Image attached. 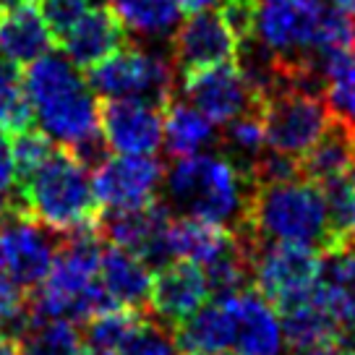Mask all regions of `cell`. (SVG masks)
<instances>
[{
	"mask_svg": "<svg viewBox=\"0 0 355 355\" xmlns=\"http://www.w3.org/2000/svg\"><path fill=\"white\" fill-rule=\"evenodd\" d=\"M238 225L245 227L256 241L300 243L322 254L345 241L334 230L324 189L303 178L264 186L251 183L243 217Z\"/></svg>",
	"mask_w": 355,
	"mask_h": 355,
	"instance_id": "obj_2",
	"label": "cell"
},
{
	"mask_svg": "<svg viewBox=\"0 0 355 355\" xmlns=\"http://www.w3.org/2000/svg\"><path fill=\"white\" fill-rule=\"evenodd\" d=\"M340 337H343L345 350H355V313L340 319Z\"/></svg>",
	"mask_w": 355,
	"mask_h": 355,
	"instance_id": "obj_35",
	"label": "cell"
},
{
	"mask_svg": "<svg viewBox=\"0 0 355 355\" xmlns=\"http://www.w3.org/2000/svg\"><path fill=\"white\" fill-rule=\"evenodd\" d=\"M87 84L100 100H139L165 110L175 97L178 78L170 58L128 40L121 50L87 68Z\"/></svg>",
	"mask_w": 355,
	"mask_h": 355,
	"instance_id": "obj_5",
	"label": "cell"
},
{
	"mask_svg": "<svg viewBox=\"0 0 355 355\" xmlns=\"http://www.w3.org/2000/svg\"><path fill=\"white\" fill-rule=\"evenodd\" d=\"M24 81L40 131L66 146L81 165L89 167V173L110 157L100 133V102L81 76V68L50 50L29 63Z\"/></svg>",
	"mask_w": 355,
	"mask_h": 355,
	"instance_id": "obj_1",
	"label": "cell"
},
{
	"mask_svg": "<svg viewBox=\"0 0 355 355\" xmlns=\"http://www.w3.org/2000/svg\"><path fill=\"white\" fill-rule=\"evenodd\" d=\"M266 149L264 139V125H261V115L259 107L243 112L233 118L230 123L220 125V136H217V152L222 157H227L243 175H248L251 165L256 162V157Z\"/></svg>",
	"mask_w": 355,
	"mask_h": 355,
	"instance_id": "obj_27",
	"label": "cell"
},
{
	"mask_svg": "<svg viewBox=\"0 0 355 355\" xmlns=\"http://www.w3.org/2000/svg\"><path fill=\"white\" fill-rule=\"evenodd\" d=\"M173 220V211L162 199L152 204L136 207V209L102 211L97 222V233L105 243L133 251L146 264L157 266L173 261V254L167 248V225Z\"/></svg>",
	"mask_w": 355,
	"mask_h": 355,
	"instance_id": "obj_11",
	"label": "cell"
},
{
	"mask_svg": "<svg viewBox=\"0 0 355 355\" xmlns=\"http://www.w3.org/2000/svg\"><path fill=\"white\" fill-rule=\"evenodd\" d=\"M0 355H21V345L8 334H0Z\"/></svg>",
	"mask_w": 355,
	"mask_h": 355,
	"instance_id": "obj_37",
	"label": "cell"
},
{
	"mask_svg": "<svg viewBox=\"0 0 355 355\" xmlns=\"http://www.w3.org/2000/svg\"><path fill=\"white\" fill-rule=\"evenodd\" d=\"M238 40L233 29L222 19L220 11L189 13L186 21L178 24L170 37V63L175 68V76H186L199 68L220 66L235 60Z\"/></svg>",
	"mask_w": 355,
	"mask_h": 355,
	"instance_id": "obj_12",
	"label": "cell"
},
{
	"mask_svg": "<svg viewBox=\"0 0 355 355\" xmlns=\"http://www.w3.org/2000/svg\"><path fill=\"white\" fill-rule=\"evenodd\" d=\"M16 193V165H13V139L0 128V196Z\"/></svg>",
	"mask_w": 355,
	"mask_h": 355,
	"instance_id": "obj_34",
	"label": "cell"
},
{
	"mask_svg": "<svg viewBox=\"0 0 355 355\" xmlns=\"http://www.w3.org/2000/svg\"><path fill=\"white\" fill-rule=\"evenodd\" d=\"M165 165L155 155L105 157L92 170V189L102 211L136 209L159 199Z\"/></svg>",
	"mask_w": 355,
	"mask_h": 355,
	"instance_id": "obj_10",
	"label": "cell"
},
{
	"mask_svg": "<svg viewBox=\"0 0 355 355\" xmlns=\"http://www.w3.org/2000/svg\"><path fill=\"white\" fill-rule=\"evenodd\" d=\"M128 42V32L121 26V21L112 16L110 8L105 6H92L71 29H68L58 47L63 50V55L76 68L97 66L100 60L112 55L115 50H121Z\"/></svg>",
	"mask_w": 355,
	"mask_h": 355,
	"instance_id": "obj_17",
	"label": "cell"
},
{
	"mask_svg": "<svg viewBox=\"0 0 355 355\" xmlns=\"http://www.w3.org/2000/svg\"><path fill=\"white\" fill-rule=\"evenodd\" d=\"M235 243L233 227L201 217H173L167 225V248L173 259H189L193 264L207 266Z\"/></svg>",
	"mask_w": 355,
	"mask_h": 355,
	"instance_id": "obj_23",
	"label": "cell"
},
{
	"mask_svg": "<svg viewBox=\"0 0 355 355\" xmlns=\"http://www.w3.org/2000/svg\"><path fill=\"white\" fill-rule=\"evenodd\" d=\"M322 272V251L300 243L261 241L254 251V290L277 311L309 298Z\"/></svg>",
	"mask_w": 355,
	"mask_h": 355,
	"instance_id": "obj_7",
	"label": "cell"
},
{
	"mask_svg": "<svg viewBox=\"0 0 355 355\" xmlns=\"http://www.w3.org/2000/svg\"><path fill=\"white\" fill-rule=\"evenodd\" d=\"M81 355H94V353H89V350H81Z\"/></svg>",
	"mask_w": 355,
	"mask_h": 355,
	"instance_id": "obj_41",
	"label": "cell"
},
{
	"mask_svg": "<svg viewBox=\"0 0 355 355\" xmlns=\"http://www.w3.org/2000/svg\"><path fill=\"white\" fill-rule=\"evenodd\" d=\"M32 123L34 112L21 66L0 58V128L19 133L24 128H32Z\"/></svg>",
	"mask_w": 355,
	"mask_h": 355,
	"instance_id": "obj_28",
	"label": "cell"
},
{
	"mask_svg": "<svg viewBox=\"0 0 355 355\" xmlns=\"http://www.w3.org/2000/svg\"><path fill=\"white\" fill-rule=\"evenodd\" d=\"M21 355H81V334L76 332L73 322L66 319H47L34 322V327L24 334Z\"/></svg>",
	"mask_w": 355,
	"mask_h": 355,
	"instance_id": "obj_29",
	"label": "cell"
},
{
	"mask_svg": "<svg viewBox=\"0 0 355 355\" xmlns=\"http://www.w3.org/2000/svg\"><path fill=\"white\" fill-rule=\"evenodd\" d=\"M97 277H100L102 288L110 293V298L118 306L149 313L152 266L146 264L144 259H139L133 251L105 243Z\"/></svg>",
	"mask_w": 355,
	"mask_h": 355,
	"instance_id": "obj_19",
	"label": "cell"
},
{
	"mask_svg": "<svg viewBox=\"0 0 355 355\" xmlns=\"http://www.w3.org/2000/svg\"><path fill=\"white\" fill-rule=\"evenodd\" d=\"M175 350L173 332L165 324H159L152 316H144V322L136 327V332L115 355H175Z\"/></svg>",
	"mask_w": 355,
	"mask_h": 355,
	"instance_id": "obj_31",
	"label": "cell"
},
{
	"mask_svg": "<svg viewBox=\"0 0 355 355\" xmlns=\"http://www.w3.org/2000/svg\"><path fill=\"white\" fill-rule=\"evenodd\" d=\"M259 115L266 146L295 159L309 152L332 118L322 89L295 81H282L277 89L264 94L259 102Z\"/></svg>",
	"mask_w": 355,
	"mask_h": 355,
	"instance_id": "obj_6",
	"label": "cell"
},
{
	"mask_svg": "<svg viewBox=\"0 0 355 355\" xmlns=\"http://www.w3.org/2000/svg\"><path fill=\"white\" fill-rule=\"evenodd\" d=\"M180 355H201V353H180Z\"/></svg>",
	"mask_w": 355,
	"mask_h": 355,
	"instance_id": "obj_42",
	"label": "cell"
},
{
	"mask_svg": "<svg viewBox=\"0 0 355 355\" xmlns=\"http://www.w3.org/2000/svg\"><path fill=\"white\" fill-rule=\"evenodd\" d=\"M235 316V347L245 355H279L282 324L275 306L254 288L222 298Z\"/></svg>",
	"mask_w": 355,
	"mask_h": 355,
	"instance_id": "obj_18",
	"label": "cell"
},
{
	"mask_svg": "<svg viewBox=\"0 0 355 355\" xmlns=\"http://www.w3.org/2000/svg\"><path fill=\"white\" fill-rule=\"evenodd\" d=\"M55 141L40 128H24L13 136V165H16V189L37 173L47 157L53 155Z\"/></svg>",
	"mask_w": 355,
	"mask_h": 355,
	"instance_id": "obj_30",
	"label": "cell"
},
{
	"mask_svg": "<svg viewBox=\"0 0 355 355\" xmlns=\"http://www.w3.org/2000/svg\"><path fill=\"white\" fill-rule=\"evenodd\" d=\"M58 243L60 235L42 222L24 211H13L8 220L0 222V275L32 293L47 277Z\"/></svg>",
	"mask_w": 355,
	"mask_h": 355,
	"instance_id": "obj_8",
	"label": "cell"
},
{
	"mask_svg": "<svg viewBox=\"0 0 355 355\" xmlns=\"http://www.w3.org/2000/svg\"><path fill=\"white\" fill-rule=\"evenodd\" d=\"M100 133L115 155H157L162 110L139 100H100Z\"/></svg>",
	"mask_w": 355,
	"mask_h": 355,
	"instance_id": "obj_14",
	"label": "cell"
},
{
	"mask_svg": "<svg viewBox=\"0 0 355 355\" xmlns=\"http://www.w3.org/2000/svg\"><path fill=\"white\" fill-rule=\"evenodd\" d=\"M334 8H340V11H345L347 16H355V0H329Z\"/></svg>",
	"mask_w": 355,
	"mask_h": 355,
	"instance_id": "obj_38",
	"label": "cell"
},
{
	"mask_svg": "<svg viewBox=\"0 0 355 355\" xmlns=\"http://www.w3.org/2000/svg\"><path fill=\"white\" fill-rule=\"evenodd\" d=\"M207 298L209 282L204 266L193 264L189 259H173L155 269L149 290V316L173 332L191 313H196Z\"/></svg>",
	"mask_w": 355,
	"mask_h": 355,
	"instance_id": "obj_13",
	"label": "cell"
},
{
	"mask_svg": "<svg viewBox=\"0 0 355 355\" xmlns=\"http://www.w3.org/2000/svg\"><path fill=\"white\" fill-rule=\"evenodd\" d=\"M26 300H29L26 290L0 275V334H6L21 319V313L26 311Z\"/></svg>",
	"mask_w": 355,
	"mask_h": 355,
	"instance_id": "obj_33",
	"label": "cell"
},
{
	"mask_svg": "<svg viewBox=\"0 0 355 355\" xmlns=\"http://www.w3.org/2000/svg\"><path fill=\"white\" fill-rule=\"evenodd\" d=\"M343 355H355V350H345V353Z\"/></svg>",
	"mask_w": 355,
	"mask_h": 355,
	"instance_id": "obj_40",
	"label": "cell"
},
{
	"mask_svg": "<svg viewBox=\"0 0 355 355\" xmlns=\"http://www.w3.org/2000/svg\"><path fill=\"white\" fill-rule=\"evenodd\" d=\"M217 136H220L217 125L178 94L165 105L162 141L170 159H183L201 155L204 149H217Z\"/></svg>",
	"mask_w": 355,
	"mask_h": 355,
	"instance_id": "obj_22",
	"label": "cell"
},
{
	"mask_svg": "<svg viewBox=\"0 0 355 355\" xmlns=\"http://www.w3.org/2000/svg\"><path fill=\"white\" fill-rule=\"evenodd\" d=\"M355 162V128L347 123L329 118L324 133L313 141L306 155L298 157V170L303 180L316 186L332 183L347 175Z\"/></svg>",
	"mask_w": 355,
	"mask_h": 355,
	"instance_id": "obj_20",
	"label": "cell"
},
{
	"mask_svg": "<svg viewBox=\"0 0 355 355\" xmlns=\"http://www.w3.org/2000/svg\"><path fill=\"white\" fill-rule=\"evenodd\" d=\"M316 295L337 322L355 313V238H345L322 254Z\"/></svg>",
	"mask_w": 355,
	"mask_h": 355,
	"instance_id": "obj_24",
	"label": "cell"
},
{
	"mask_svg": "<svg viewBox=\"0 0 355 355\" xmlns=\"http://www.w3.org/2000/svg\"><path fill=\"white\" fill-rule=\"evenodd\" d=\"M16 193L21 209L58 235L89 230L100 222L102 209L94 199L89 167L60 144Z\"/></svg>",
	"mask_w": 355,
	"mask_h": 355,
	"instance_id": "obj_3",
	"label": "cell"
},
{
	"mask_svg": "<svg viewBox=\"0 0 355 355\" xmlns=\"http://www.w3.org/2000/svg\"><path fill=\"white\" fill-rule=\"evenodd\" d=\"M180 353L217 355L235 345V316L222 298H211L196 313L173 329Z\"/></svg>",
	"mask_w": 355,
	"mask_h": 355,
	"instance_id": "obj_21",
	"label": "cell"
},
{
	"mask_svg": "<svg viewBox=\"0 0 355 355\" xmlns=\"http://www.w3.org/2000/svg\"><path fill=\"white\" fill-rule=\"evenodd\" d=\"M175 94L189 105H193L201 115H207L217 128L230 123L238 115L259 107V102H261V97L245 81L235 60L199 68L193 73L180 76Z\"/></svg>",
	"mask_w": 355,
	"mask_h": 355,
	"instance_id": "obj_9",
	"label": "cell"
},
{
	"mask_svg": "<svg viewBox=\"0 0 355 355\" xmlns=\"http://www.w3.org/2000/svg\"><path fill=\"white\" fill-rule=\"evenodd\" d=\"M107 8L125 32L141 40H162L175 32V0H107Z\"/></svg>",
	"mask_w": 355,
	"mask_h": 355,
	"instance_id": "obj_25",
	"label": "cell"
},
{
	"mask_svg": "<svg viewBox=\"0 0 355 355\" xmlns=\"http://www.w3.org/2000/svg\"><path fill=\"white\" fill-rule=\"evenodd\" d=\"M217 3H222V0H175L178 11H183L186 16H189V13L207 11V8H211V6H217Z\"/></svg>",
	"mask_w": 355,
	"mask_h": 355,
	"instance_id": "obj_36",
	"label": "cell"
},
{
	"mask_svg": "<svg viewBox=\"0 0 355 355\" xmlns=\"http://www.w3.org/2000/svg\"><path fill=\"white\" fill-rule=\"evenodd\" d=\"M248 189V178L220 152L173 159L165 173L170 209L227 227L238 225L243 217Z\"/></svg>",
	"mask_w": 355,
	"mask_h": 355,
	"instance_id": "obj_4",
	"label": "cell"
},
{
	"mask_svg": "<svg viewBox=\"0 0 355 355\" xmlns=\"http://www.w3.org/2000/svg\"><path fill=\"white\" fill-rule=\"evenodd\" d=\"M282 313V343H288L290 355H343L340 322L332 311L324 306L316 288L309 298L293 303Z\"/></svg>",
	"mask_w": 355,
	"mask_h": 355,
	"instance_id": "obj_15",
	"label": "cell"
},
{
	"mask_svg": "<svg viewBox=\"0 0 355 355\" xmlns=\"http://www.w3.org/2000/svg\"><path fill=\"white\" fill-rule=\"evenodd\" d=\"M94 6V0H40V8L55 44L60 42V37L73 26V24L84 16Z\"/></svg>",
	"mask_w": 355,
	"mask_h": 355,
	"instance_id": "obj_32",
	"label": "cell"
},
{
	"mask_svg": "<svg viewBox=\"0 0 355 355\" xmlns=\"http://www.w3.org/2000/svg\"><path fill=\"white\" fill-rule=\"evenodd\" d=\"M353 34H355V19H353Z\"/></svg>",
	"mask_w": 355,
	"mask_h": 355,
	"instance_id": "obj_43",
	"label": "cell"
},
{
	"mask_svg": "<svg viewBox=\"0 0 355 355\" xmlns=\"http://www.w3.org/2000/svg\"><path fill=\"white\" fill-rule=\"evenodd\" d=\"M55 47L40 0H16L0 11V58L29 66Z\"/></svg>",
	"mask_w": 355,
	"mask_h": 355,
	"instance_id": "obj_16",
	"label": "cell"
},
{
	"mask_svg": "<svg viewBox=\"0 0 355 355\" xmlns=\"http://www.w3.org/2000/svg\"><path fill=\"white\" fill-rule=\"evenodd\" d=\"M217 355H245V353H241V350H235V353H227V350H222V353H217Z\"/></svg>",
	"mask_w": 355,
	"mask_h": 355,
	"instance_id": "obj_39",
	"label": "cell"
},
{
	"mask_svg": "<svg viewBox=\"0 0 355 355\" xmlns=\"http://www.w3.org/2000/svg\"><path fill=\"white\" fill-rule=\"evenodd\" d=\"M144 311L125 309V306H115L92 316L87 322H81V345L84 350L94 355H115L121 350L125 340L136 332V327L144 322Z\"/></svg>",
	"mask_w": 355,
	"mask_h": 355,
	"instance_id": "obj_26",
	"label": "cell"
}]
</instances>
